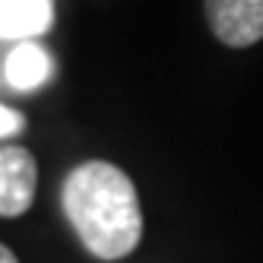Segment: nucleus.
Instances as JSON below:
<instances>
[{
    "label": "nucleus",
    "mask_w": 263,
    "mask_h": 263,
    "mask_svg": "<svg viewBox=\"0 0 263 263\" xmlns=\"http://www.w3.org/2000/svg\"><path fill=\"white\" fill-rule=\"evenodd\" d=\"M7 83L13 89H20V92H29V89H39L48 77H51V58H48V51L42 45H35V42H23V45H16L10 51V58H7Z\"/></svg>",
    "instance_id": "obj_5"
},
{
    "label": "nucleus",
    "mask_w": 263,
    "mask_h": 263,
    "mask_svg": "<svg viewBox=\"0 0 263 263\" xmlns=\"http://www.w3.org/2000/svg\"><path fill=\"white\" fill-rule=\"evenodd\" d=\"M61 200L73 232L99 260H121L140 244V197L118 165L99 159L83 162L67 175Z\"/></svg>",
    "instance_id": "obj_1"
},
{
    "label": "nucleus",
    "mask_w": 263,
    "mask_h": 263,
    "mask_svg": "<svg viewBox=\"0 0 263 263\" xmlns=\"http://www.w3.org/2000/svg\"><path fill=\"white\" fill-rule=\"evenodd\" d=\"M213 35L229 48H251L263 39V0H206Z\"/></svg>",
    "instance_id": "obj_2"
},
{
    "label": "nucleus",
    "mask_w": 263,
    "mask_h": 263,
    "mask_svg": "<svg viewBox=\"0 0 263 263\" xmlns=\"http://www.w3.org/2000/svg\"><path fill=\"white\" fill-rule=\"evenodd\" d=\"M39 165L23 146H0V216H23L35 200Z\"/></svg>",
    "instance_id": "obj_3"
},
{
    "label": "nucleus",
    "mask_w": 263,
    "mask_h": 263,
    "mask_svg": "<svg viewBox=\"0 0 263 263\" xmlns=\"http://www.w3.org/2000/svg\"><path fill=\"white\" fill-rule=\"evenodd\" d=\"M23 127H26V118L20 115V111L0 105V137H13V134H20Z\"/></svg>",
    "instance_id": "obj_6"
},
{
    "label": "nucleus",
    "mask_w": 263,
    "mask_h": 263,
    "mask_svg": "<svg viewBox=\"0 0 263 263\" xmlns=\"http://www.w3.org/2000/svg\"><path fill=\"white\" fill-rule=\"evenodd\" d=\"M0 263H20V260H16V254L7 248V244H0Z\"/></svg>",
    "instance_id": "obj_7"
},
{
    "label": "nucleus",
    "mask_w": 263,
    "mask_h": 263,
    "mask_svg": "<svg viewBox=\"0 0 263 263\" xmlns=\"http://www.w3.org/2000/svg\"><path fill=\"white\" fill-rule=\"evenodd\" d=\"M51 23V0H0V39H35Z\"/></svg>",
    "instance_id": "obj_4"
}]
</instances>
